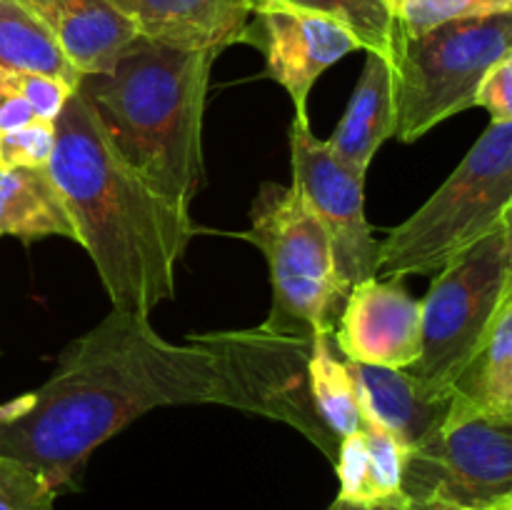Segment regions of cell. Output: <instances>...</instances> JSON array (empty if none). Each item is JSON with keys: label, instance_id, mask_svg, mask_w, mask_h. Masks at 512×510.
Segmentation results:
<instances>
[{"label": "cell", "instance_id": "obj_13", "mask_svg": "<svg viewBox=\"0 0 512 510\" xmlns=\"http://www.w3.org/2000/svg\"><path fill=\"white\" fill-rule=\"evenodd\" d=\"M140 38L180 50L220 53L245 43L253 3L250 0H110Z\"/></svg>", "mask_w": 512, "mask_h": 510}, {"label": "cell", "instance_id": "obj_24", "mask_svg": "<svg viewBox=\"0 0 512 510\" xmlns=\"http://www.w3.org/2000/svg\"><path fill=\"white\" fill-rule=\"evenodd\" d=\"M55 148L53 120H30L0 135V168H45Z\"/></svg>", "mask_w": 512, "mask_h": 510}, {"label": "cell", "instance_id": "obj_27", "mask_svg": "<svg viewBox=\"0 0 512 510\" xmlns=\"http://www.w3.org/2000/svg\"><path fill=\"white\" fill-rule=\"evenodd\" d=\"M15 80H18L20 93L25 95V100L33 108L35 118L40 120H53L60 115L63 110L65 100L75 93L73 88H68L60 80L50 78V75H40V73H18L15 70Z\"/></svg>", "mask_w": 512, "mask_h": 510}, {"label": "cell", "instance_id": "obj_3", "mask_svg": "<svg viewBox=\"0 0 512 510\" xmlns=\"http://www.w3.org/2000/svg\"><path fill=\"white\" fill-rule=\"evenodd\" d=\"M215 58L138 38L110 73L83 75L75 88L120 158L183 210L205 175L203 110Z\"/></svg>", "mask_w": 512, "mask_h": 510}, {"label": "cell", "instance_id": "obj_28", "mask_svg": "<svg viewBox=\"0 0 512 510\" xmlns=\"http://www.w3.org/2000/svg\"><path fill=\"white\" fill-rule=\"evenodd\" d=\"M30 120H35V113L25 95L20 93L15 70L0 68V135L30 123Z\"/></svg>", "mask_w": 512, "mask_h": 510}, {"label": "cell", "instance_id": "obj_2", "mask_svg": "<svg viewBox=\"0 0 512 510\" xmlns=\"http://www.w3.org/2000/svg\"><path fill=\"white\" fill-rule=\"evenodd\" d=\"M65 208L115 310L148 315L175 295V273L195 223L150 188L75 90L55 118L48 163Z\"/></svg>", "mask_w": 512, "mask_h": 510}, {"label": "cell", "instance_id": "obj_17", "mask_svg": "<svg viewBox=\"0 0 512 510\" xmlns=\"http://www.w3.org/2000/svg\"><path fill=\"white\" fill-rule=\"evenodd\" d=\"M448 410L512 425V295L500 305L485 343L455 378Z\"/></svg>", "mask_w": 512, "mask_h": 510}, {"label": "cell", "instance_id": "obj_23", "mask_svg": "<svg viewBox=\"0 0 512 510\" xmlns=\"http://www.w3.org/2000/svg\"><path fill=\"white\" fill-rule=\"evenodd\" d=\"M58 490L35 468L0 455V510H55Z\"/></svg>", "mask_w": 512, "mask_h": 510}, {"label": "cell", "instance_id": "obj_14", "mask_svg": "<svg viewBox=\"0 0 512 510\" xmlns=\"http://www.w3.org/2000/svg\"><path fill=\"white\" fill-rule=\"evenodd\" d=\"M80 75H103L140 38L110 0H20Z\"/></svg>", "mask_w": 512, "mask_h": 510}, {"label": "cell", "instance_id": "obj_9", "mask_svg": "<svg viewBox=\"0 0 512 510\" xmlns=\"http://www.w3.org/2000/svg\"><path fill=\"white\" fill-rule=\"evenodd\" d=\"M400 490L408 510H483L512 495V425L448 410L408 450Z\"/></svg>", "mask_w": 512, "mask_h": 510}, {"label": "cell", "instance_id": "obj_21", "mask_svg": "<svg viewBox=\"0 0 512 510\" xmlns=\"http://www.w3.org/2000/svg\"><path fill=\"white\" fill-rule=\"evenodd\" d=\"M260 3V0H255ZM343 23L368 53L393 58L395 28L383 0H283ZM255 8V5H253Z\"/></svg>", "mask_w": 512, "mask_h": 510}, {"label": "cell", "instance_id": "obj_26", "mask_svg": "<svg viewBox=\"0 0 512 510\" xmlns=\"http://www.w3.org/2000/svg\"><path fill=\"white\" fill-rule=\"evenodd\" d=\"M475 105L490 113V123L512 120V53L493 65L480 80Z\"/></svg>", "mask_w": 512, "mask_h": 510}, {"label": "cell", "instance_id": "obj_31", "mask_svg": "<svg viewBox=\"0 0 512 510\" xmlns=\"http://www.w3.org/2000/svg\"><path fill=\"white\" fill-rule=\"evenodd\" d=\"M483 510H512V495H505V498L495 500L493 505H488V508Z\"/></svg>", "mask_w": 512, "mask_h": 510}, {"label": "cell", "instance_id": "obj_16", "mask_svg": "<svg viewBox=\"0 0 512 510\" xmlns=\"http://www.w3.org/2000/svg\"><path fill=\"white\" fill-rule=\"evenodd\" d=\"M395 138V70L383 55L368 53L343 120L325 140L340 163L368 175L380 145Z\"/></svg>", "mask_w": 512, "mask_h": 510}, {"label": "cell", "instance_id": "obj_18", "mask_svg": "<svg viewBox=\"0 0 512 510\" xmlns=\"http://www.w3.org/2000/svg\"><path fill=\"white\" fill-rule=\"evenodd\" d=\"M33 240L68 238L78 243V233L65 208L63 193L45 168H0V238Z\"/></svg>", "mask_w": 512, "mask_h": 510}, {"label": "cell", "instance_id": "obj_1", "mask_svg": "<svg viewBox=\"0 0 512 510\" xmlns=\"http://www.w3.org/2000/svg\"><path fill=\"white\" fill-rule=\"evenodd\" d=\"M33 403L0 423V455L23 460L55 490L78 480L98 445L148 410L165 405H225L218 368L203 345L170 343L148 315L110 310L68 343Z\"/></svg>", "mask_w": 512, "mask_h": 510}, {"label": "cell", "instance_id": "obj_22", "mask_svg": "<svg viewBox=\"0 0 512 510\" xmlns=\"http://www.w3.org/2000/svg\"><path fill=\"white\" fill-rule=\"evenodd\" d=\"M395 38H418L438 25L483 15L512 13V0H383Z\"/></svg>", "mask_w": 512, "mask_h": 510}, {"label": "cell", "instance_id": "obj_30", "mask_svg": "<svg viewBox=\"0 0 512 510\" xmlns=\"http://www.w3.org/2000/svg\"><path fill=\"white\" fill-rule=\"evenodd\" d=\"M328 510H398L393 505H365V503H353V500H345V498H335L333 505Z\"/></svg>", "mask_w": 512, "mask_h": 510}, {"label": "cell", "instance_id": "obj_8", "mask_svg": "<svg viewBox=\"0 0 512 510\" xmlns=\"http://www.w3.org/2000/svg\"><path fill=\"white\" fill-rule=\"evenodd\" d=\"M190 340L203 345L213 358L223 380L225 405L283 420L335 463L340 440L323 425L310 390L308 363L315 335L298 338L258 325L190 335Z\"/></svg>", "mask_w": 512, "mask_h": 510}, {"label": "cell", "instance_id": "obj_20", "mask_svg": "<svg viewBox=\"0 0 512 510\" xmlns=\"http://www.w3.org/2000/svg\"><path fill=\"white\" fill-rule=\"evenodd\" d=\"M333 335H315L313 355H310V390H313L315 410L325 428L343 440L345 435L360 430L363 413H360L358 395H355L353 378L348 373L345 358L335 353Z\"/></svg>", "mask_w": 512, "mask_h": 510}, {"label": "cell", "instance_id": "obj_29", "mask_svg": "<svg viewBox=\"0 0 512 510\" xmlns=\"http://www.w3.org/2000/svg\"><path fill=\"white\" fill-rule=\"evenodd\" d=\"M30 403H33V395L25 393L20 398L10 400V403L0 405V423H8V420H15L18 415H23L30 408Z\"/></svg>", "mask_w": 512, "mask_h": 510}, {"label": "cell", "instance_id": "obj_7", "mask_svg": "<svg viewBox=\"0 0 512 510\" xmlns=\"http://www.w3.org/2000/svg\"><path fill=\"white\" fill-rule=\"evenodd\" d=\"M512 53V13L453 20L418 38H395V138L415 143L473 108L480 80Z\"/></svg>", "mask_w": 512, "mask_h": 510}, {"label": "cell", "instance_id": "obj_10", "mask_svg": "<svg viewBox=\"0 0 512 510\" xmlns=\"http://www.w3.org/2000/svg\"><path fill=\"white\" fill-rule=\"evenodd\" d=\"M293 183L323 225L343 295L368 278H378L380 243L365 218V175L335 158L328 143L315 138L310 123L290 125Z\"/></svg>", "mask_w": 512, "mask_h": 510}, {"label": "cell", "instance_id": "obj_11", "mask_svg": "<svg viewBox=\"0 0 512 510\" xmlns=\"http://www.w3.org/2000/svg\"><path fill=\"white\" fill-rule=\"evenodd\" d=\"M245 43H255L265 58V78L288 90L295 120H308V95L320 75L360 48L358 38L338 20L283 0H260L253 8Z\"/></svg>", "mask_w": 512, "mask_h": 510}, {"label": "cell", "instance_id": "obj_4", "mask_svg": "<svg viewBox=\"0 0 512 510\" xmlns=\"http://www.w3.org/2000/svg\"><path fill=\"white\" fill-rule=\"evenodd\" d=\"M512 218V120L490 123L443 185L378 250V275H438Z\"/></svg>", "mask_w": 512, "mask_h": 510}, {"label": "cell", "instance_id": "obj_15", "mask_svg": "<svg viewBox=\"0 0 512 510\" xmlns=\"http://www.w3.org/2000/svg\"><path fill=\"white\" fill-rule=\"evenodd\" d=\"M345 365L353 378L363 418L393 433L405 448H415L420 440L440 430L448 415L450 398L428 400L415 388L405 370L353 363V360H345Z\"/></svg>", "mask_w": 512, "mask_h": 510}, {"label": "cell", "instance_id": "obj_25", "mask_svg": "<svg viewBox=\"0 0 512 510\" xmlns=\"http://www.w3.org/2000/svg\"><path fill=\"white\" fill-rule=\"evenodd\" d=\"M335 468L340 478V498L353 500V503L380 505L375 495L373 475H370L368 448H365L363 430L345 435L338 445L335 455Z\"/></svg>", "mask_w": 512, "mask_h": 510}, {"label": "cell", "instance_id": "obj_32", "mask_svg": "<svg viewBox=\"0 0 512 510\" xmlns=\"http://www.w3.org/2000/svg\"><path fill=\"white\" fill-rule=\"evenodd\" d=\"M445 510H458V508H445Z\"/></svg>", "mask_w": 512, "mask_h": 510}, {"label": "cell", "instance_id": "obj_6", "mask_svg": "<svg viewBox=\"0 0 512 510\" xmlns=\"http://www.w3.org/2000/svg\"><path fill=\"white\" fill-rule=\"evenodd\" d=\"M248 233L270 270L273 305L263 328L298 338L333 335L345 295L323 225L295 183H263L250 208Z\"/></svg>", "mask_w": 512, "mask_h": 510}, {"label": "cell", "instance_id": "obj_19", "mask_svg": "<svg viewBox=\"0 0 512 510\" xmlns=\"http://www.w3.org/2000/svg\"><path fill=\"white\" fill-rule=\"evenodd\" d=\"M0 68L50 75L73 90L83 78L20 0H0Z\"/></svg>", "mask_w": 512, "mask_h": 510}, {"label": "cell", "instance_id": "obj_33", "mask_svg": "<svg viewBox=\"0 0 512 510\" xmlns=\"http://www.w3.org/2000/svg\"><path fill=\"white\" fill-rule=\"evenodd\" d=\"M250 3H253V5H255V0H250Z\"/></svg>", "mask_w": 512, "mask_h": 510}, {"label": "cell", "instance_id": "obj_12", "mask_svg": "<svg viewBox=\"0 0 512 510\" xmlns=\"http://www.w3.org/2000/svg\"><path fill=\"white\" fill-rule=\"evenodd\" d=\"M333 343L353 363L410 368L420 355V300L403 278L363 280L345 298Z\"/></svg>", "mask_w": 512, "mask_h": 510}, {"label": "cell", "instance_id": "obj_5", "mask_svg": "<svg viewBox=\"0 0 512 510\" xmlns=\"http://www.w3.org/2000/svg\"><path fill=\"white\" fill-rule=\"evenodd\" d=\"M510 295L512 218L445 265L420 300V355L405 373L425 398H450L455 378L485 343Z\"/></svg>", "mask_w": 512, "mask_h": 510}]
</instances>
